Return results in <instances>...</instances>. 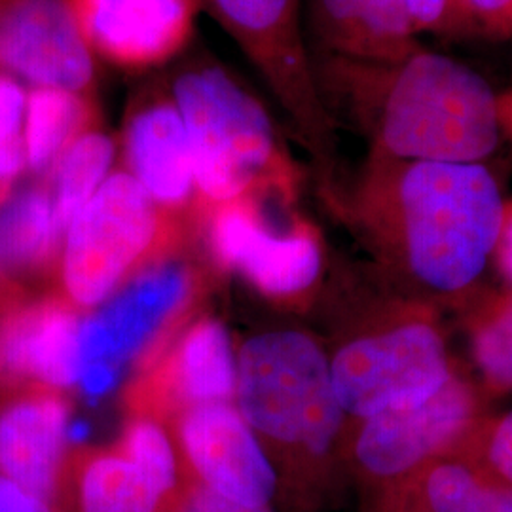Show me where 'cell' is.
Wrapping results in <instances>:
<instances>
[{
	"mask_svg": "<svg viewBox=\"0 0 512 512\" xmlns=\"http://www.w3.org/2000/svg\"><path fill=\"white\" fill-rule=\"evenodd\" d=\"M0 512H57L54 505L0 476Z\"/></svg>",
	"mask_w": 512,
	"mask_h": 512,
	"instance_id": "cell-31",
	"label": "cell"
},
{
	"mask_svg": "<svg viewBox=\"0 0 512 512\" xmlns=\"http://www.w3.org/2000/svg\"><path fill=\"white\" fill-rule=\"evenodd\" d=\"M403 6L416 35L459 37L476 33L465 0H403Z\"/></svg>",
	"mask_w": 512,
	"mask_h": 512,
	"instance_id": "cell-28",
	"label": "cell"
},
{
	"mask_svg": "<svg viewBox=\"0 0 512 512\" xmlns=\"http://www.w3.org/2000/svg\"><path fill=\"white\" fill-rule=\"evenodd\" d=\"M162 512H277L274 505H245L184 476L179 490L164 503Z\"/></svg>",
	"mask_w": 512,
	"mask_h": 512,
	"instance_id": "cell-29",
	"label": "cell"
},
{
	"mask_svg": "<svg viewBox=\"0 0 512 512\" xmlns=\"http://www.w3.org/2000/svg\"><path fill=\"white\" fill-rule=\"evenodd\" d=\"M120 450L164 495L165 501L179 490L184 476L179 475L173 444L158 423L150 420L131 423Z\"/></svg>",
	"mask_w": 512,
	"mask_h": 512,
	"instance_id": "cell-25",
	"label": "cell"
},
{
	"mask_svg": "<svg viewBox=\"0 0 512 512\" xmlns=\"http://www.w3.org/2000/svg\"><path fill=\"white\" fill-rule=\"evenodd\" d=\"M61 230L44 188H25L0 205V264L29 268L52 255Z\"/></svg>",
	"mask_w": 512,
	"mask_h": 512,
	"instance_id": "cell-24",
	"label": "cell"
},
{
	"mask_svg": "<svg viewBox=\"0 0 512 512\" xmlns=\"http://www.w3.org/2000/svg\"><path fill=\"white\" fill-rule=\"evenodd\" d=\"M492 262L503 281L512 289V200H505L503 205Z\"/></svg>",
	"mask_w": 512,
	"mask_h": 512,
	"instance_id": "cell-32",
	"label": "cell"
},
{
	"mask_svg": "<svg viewBox=\"0 0 512 512\" xmlns=\"http://www.w3.org/2000/svg\"><path fill=\"white\" fill-rule=\"evenodd\" d=\"M239 412L274 461L281 495L313 511L329 492L348 421L330 361L302 330H270L247 340L236 365Z\"/></svg>",
	"mask_w": 512,
	"mask_h": 512,
	"instance_id": "cell-3",
	"label": "cell"
},
{
	"mask_svg": "<svg viewBox=\"0 0 512 512\" xmlns=\"http://www.w3.org/2000/svg\"><path fill=\"white\" fill-rule=\"evenodd\" d=\"M188 478L245 505H274L281 480L241 412L226 403L194 404L181 425Z\"/></svg>",
	"mask_w": 512,
	"mask_h": 512,
	"instance_id": "cell-11",
	"label": "cell"
},
{
	"mask_svg": "<svg viewBox=\"0 0 512 512\" xmlns=\"http://www.w3.org/2000/svg\"><path fill=\"white\" fill-rule=\"evenodd\" d=\"M311 57L330 118L361 129L372 156L484 164L501 145L499 93L450 55L420 46L391 61Z\"/></svg>",
	"mask_w": 512,
	"mask_h": 512,
	"instance_id": "cell-2",
	"label": "cell"
},
{
	"mask_svg": "<svg viewBox=\"0 0 512 512\" xmlns=\"http://www.w3.org/2000/svg\"><path fill=\"white\" fill-rule=\"evenodd\" d=\"M211 243L224 264L270 296L304 293L321 274V247L310 228L274 230L249 196L217 205Z\"/></svg>",
	"mask_w": 512,
	"mask_h": 512,
	"instance_id": "cell-13",
	"label": "cell"
},
{
	"mask_svg": "<svg viewBox=\"0 0 512 512\" xmlns=\"http://www.w3.org/2000/svg\"><path fill=\"white\" fill-rule=\"evenodd\" d=\"M469 304V348L486 399L512 393V289L476 293Z\"/></svg>",
	"mask_w": 512,
	"mask_h": 512,
	"instance_id": "cell-21",
	"label": "cell"
},
{
	"mask_svg": "<svg viewBox=\"0 0 512 512\" xmlns=\"http://www.w3.org/2000/svg\"><path fill=\"white\" fill-rule=\"evenodd\" d=\"M311 55L391 61L420 48L403 0H302Z\"/></svg>",
	"mask_w": 512,
	"mask_h": 512,
	"instance_id": "cell-15",
	"label": "cell"
},
{
	"mask_svg": "<svg viewBox=\"0 0 512 512\" xmlns=\"http://www.w3.org/2000/svg\"><path fill=\"white\" fill-rule=\"evenodd\" d=\"M497 114L503 137L512 141V86L509 92L497 95Z\"/></svg>",
	"mask_w": 512,
	"mask_h": 512,
	"instance_id": "cell-33",
	"label": "cell"
},
{
	"mask_svg": "<svg viewBox=\"0 0 512 512\" xmlns=\"http://www.w3.org/2000/svg\"><path fill=\"white\" fill-rule=\"evenodd\" d=\"M236 357L219 321H202L184 336L177 384L194 404L226 403L236 391Z\"/></svg>",
	"mask_w": 512,
	"mask_h": 512,
	"instance_id": "cell-23",
	"label": "cell"
},
{
	"mask_svg": "<svg viewBox=\"0 0 512 512\" xmlns=\"http://www.w3.org/2000/svg\"><path fill=\"white\" fill-rule=\"evenodd\" d=\"M329 361L336 397L353 421L425 399L458 370L437 306L412 294Z\"/></svg>",
	"mask_w": 512,
	"mask_h": 512,
	"instance_id": "cell-5",
	"label": "cell"
},
{
	"mask_svg": "<svg viewBox=\"0 0 512 512\" xmlns=\"http://www.w3.org/2000/svg\"><path fill=\"white\" fill-rule=\"evenodd\" d=\"M202 4L253 65L300 139L315 156H329L334 120L315 82L304 2L202 0Z\"/></svg>",
	"mask_w": 512,
	"mask_h": 512,
	"instance_id": "cell-7",
	"label": "cell"
},
{
	"mask_svg": "<svg viewBox=\"0 0 512 512\" xmlns=\"http://www.w3.org/2000/svg\"><path fill=\"white\" fill-rule=\"evenodd\" d=\"M69 431V408L57 397H29L12 404L0 416V476L54 505Z\"/></svg>",
	"mask_w": 512,
	"mask_h": 512,
	"instance_id": "cell-16",
	"label": "cell"
},
{
	"mask_svg": "<svg viewBox=\"0 0 512 512\" xmlns=\"http://www.w3.org/2000/svg\"><path fill=\"white\" fill-rule=\"evenodd\" d=\"M122 147L128 173L162 209L181 207L196 192L183 116L169 88L141 92L128 107Z\"/></svg>",
	"mask_w": 512,
	"mask_h": 512,
	"instance_id": "cell-14",
	"label": "cell"
},
{
	"mask_svg": "<svg viewBox=\"0 0 512 512\" xmlns=\"http://www.w3.org/2000/svg\"><path fill=\"white\" fill-rule=\"evenodd\" d=\"M69 490L71 512H162L160 494L122 452H95L76 461ZM59 494V492H57Z\"/></svg>",
	"mask_w": 512,
	"mask_h": 512,
	"instance_id": "cell-19",
	"label": "cell"
},
{
	"mask_svg": "<svg viewBox=\"0 0 512 512\" xmlns=\"http://www.w3.org/2000/svg\"><path fill=\"white\" fill-rule=\"evenodd\" d=\"M169 93L183 116L196 192L213 205L236 202L260 184H287V164L264 101L209 57L184 61Z\"/></svg>",
	"mask_w": 512,
	"mask_h": 512,
	"instance_id": "cell-4",
	"label": "cell"
},
{
	"mask_svg": "<svg viewBox=\"0 0 512 512\" xmlns=\"http://www.w3.org/2000/svg\"><path fill=\"white\" fill-rule=\"evenodd\" d=\"M475 380L456 370L437 391L355 421L344 439L346 463L368 501L452 454L488 410Z\"/></svg>",
	"mask_w": 512,
	"mask_h": 512,
	"instance_id": "cell-6",
	"label": "cell"
},
{
	"mask_svg": "<svg viewBox=\"0 0 512 512\" xmlns=\"http://www.w3.org/2000/svg\"><path fill=\"white\" fill-rule=\"evenodd\" d=\"M80 323L57 304L21 311L0 330V366L54 387L78 385Z\"/></svg>",
	"mask_w": 512,
	"mask_h": 512,
	"instance_id": "cell-18",
	"label": "cell"
},
{
	"mask_svg": "<svg viewBox=\"0 0 512 512\" xmlns=\"http://www.w3.org/2000/svg\"><path fill=\"white\" fill-rule=\"evenodd\" d=\"M505 198L486 164L372 156L357 217L406 294L431 304L469 302L494 255Z\"/></svg>",
	"mask_w": 512,
	"mask_h": 512,
	"instance_id": "cell-1",
	"label": "cell"
},
{
	"mask_svg": "<svg viewBox=\"0 0 512 512\" xmlns=\"http://www.w3.org/2000/svg\"><path fill=\"white\" fill-rule=\"evenodd\" d=\"M97 61L126 71L162 67L183 54L202 0H69Z\"/></svg>",
	"mask_w": 512,
	"mask_h": 512,
	"instance_id": "cell-12",
	"label": "cell"
},
{
	"mask_svg": "<svg viewBox=\"0 0 512 512\" xmlns=\"http://www.w3.org/2000/svg\"><path fill=\"white\" fill-rule=\"evenodd\" d=\"M99 124L97 97L33 88L25 109V158L37 173L54 169L61 154L86 129Z\"/></svg>",
	"mask_w": 512,
	"mask_h": 512,
	"instance_id": "cell-20",
	"label": "cell"
},
{
	"mask_svg": "<svg viewBox=\"0 0 512 512\" xmlns=\"http://www.w3.org/2000/svg\"><path fill=\"white\" fill-rule=\"evenodd\" d=\"M476 33L492 38L512 37V0H465Z\"/></svg>",
	"mask_w": 512,
	"mask_h": 512,
	"instance_id": "cell-30",
	"label": "cell"
},
{
	"mask_svg": "<svg viewBox=\"0 0 512 512\" xmlns=\"http://www.w3.org/2000/svg\"><path fill=\"white\" fill-rule=\"evenodd\" d=\"M25 109L27 92L21 82L0 74V192H6L27 165Z\"/></svg>",
	"mask_w": 512,
	"mask_h": 512,
	"instance_id": "cell-27",
	"label": "cell"
},
{
	"mask_svg": "<svg viewBox=\"0 0 512 512\" xmlns=\"http://www.w3.org/2000/svg\"><path fill=\"white\" fill-rule=\"evenodd\" d=\"M368 512H512V488L448 454L368 501Z\"/></svg>",
	"mask_w": 512,
	"mask_h": 512,
	"instance_id": "cell-17",
	"label": "cell"
},
{
	"mask_svg": "<svg viewBox=\"0 0 512 512\" xmlns=\"http://www.w3.org/2000/svg\"><path fill=\"white\" fill-rule=\"evenodd\" d=\"M0 74L31 88L97 97L99 61L69 0L0 2Z\"/></svg>",
	"mask_w": 512,
	"mask_h": 512,
	"instance_id": "cell-9",
	"label": "cell"
},
{
	"mask_svg": "<svg viewBox=\"0 0 512 512\" xmlns=\"http://www.w3.org/2000/svg\"><path fill=\"white\" fill-rule=\"evenodd\" d=\"M452 454L512 488V408L503 414L486 412Z\"/></svg>",
	"mask_w": 512,
	"mask_h": 512,
	"instance_id": "cell-26",
	"label": "cell"
},
{
	"mask_svg": "<svg viewBox=\"0 0 512 512\" xmlns=\"http://www.w3.org/2000/svg\"><path fill=\"white\" fill-rule=\"evenodd\" d=\"M162 224V207L128 171L110 173L63 234V279L74 302L80 306L105 302L147 255Z\"/></svg>",
	"mask_w": 512,
	"mask_h": 512,
	"instance_id": "cell-8",
	"label": "cell"
},
{
	"mask_svg": "<svg viewBox=\"0 0 512 512\" xmlns=\"http://www.w3.org/2000/svg\"><path fill=\"white\" fill-rule=\"evenodd\" d=\"M188 293L179 264H164L131 281L124 291L80 323V382L88 397L110 391L118 374L141 353Z\"/></svg>",
	"mask_w": 512,
	"mask_h": 512,
	"instance_id": "cell-10",
	"label": "cell"
},
{
	"mask_svg": "<svg viewBox=\"0 0 512 512\" xmlns=\"http://www.w3.org/2000/svg\"><path fill=\"white\" fill-rule=\"evenodd\" d=\"M114 160L116 141L99 124L80 133L61 154L54 167V186L50 190L61 236L74 215L109 179Z\"/></svg>",
	"mask_w": 512,
	"mask_h": 512,
	"instance_id": "cell-22",
	"label": "cell"
}]
</instances>
